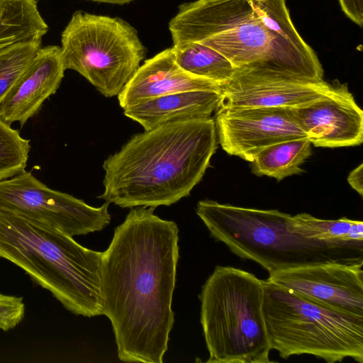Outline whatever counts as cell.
Listing matches in <instances>:
<instances>
[{"instance_id":"8","label":"cell","mask_w":363,"mask_h":363,"mask_svg":"<svg viewBox=\"0 0 363 363\" xmlns=\"http://www.w3.org/2000/svg\"><path fill=\"white\" fill-rule=\"evenodd\" d=\"M64 67L106 97L118 96L145 58L138 31L118 17L75 11L61 35Z\"/></svg>"},{"instance_id":"15","label":"cell","mask_w":363,"mask_h":363,"mask_svg":"<svg viewBox=\"0 0 363 363\" xmlns=\"http://www.w3.org/2000/svg\"><path fill=\"white\" fill-rule=\"evenodd\" d=\"M223 84L193 75L176 62L172 48L165 49L140 65L118 95L123 109L157 96L189 91L220 93Z\"/></svg>"},{"instance_id":"4","label":"cell","mask_w":363,"mask_h":363,"mask_svg":"<svg viewBox=\"0 0 363 363\" xmlns=\"http://www.w3.org/2000/svg\"><path fill=\"white\" fill-rule=\"evenodd\" d=\"M101 257L60 230L0 211V257L24 270L75 315H103Z\"/></svg>"},{"instance_id":"17","label":"cell","mask_w":363,"mask_h":363,"mask_svg":"<svg viewBox=\"0 0 363 363\" xmlns=\"http://www.w3.org/2000/svg\"><path fill=\"white\" fill-rule=\"evenodd\" d=\"M48 30L36 0H0V53L18 45L42 43Z\"/></svg>"},{"instance_id":"19","label":"cell","mask_w":363,"mask_h":363,"mask_svg":"<svg viewBox=\"0 0 363 363\" xmlns=\"http://www.w3.org/2000/svg\"><path fill=\"white\" fill-rule=\"evenodd\" d=\"M177 65L184 71L220 84L231 79L235 67L223 55L197 42L172 46Z\"/></svg>"},{"instance_id":"25","label":"cell","mask_w":363,"mask_h":363,"mask_svg":"<svg viewBox=\"0 0 363 363\" xmlns=\"http://www.w3.org/2000/svg\"><path fill=\"white\" fill-rule=\"evenodd\" d=\"M347 182L351 187L361 196L363 195V164L361 163L354 169L347 177Z\"/></svg>"},{"instance_id":"16","label":"cell","mask_w":363,"mask_h":363,"mask_svg":"<svg viewBox=\"0 0 363 363\" xmlns=\"http://www.w3.org/2000/svg\"><path fill=\"white\" fill-rule=\"evenodd\" d=\"M220 93L189 91L166 94L124 108V115L150 130L162 124L211 118L219 106Z\"/></svg>"},{"instance_id":"26","label":"cell","mask_w":363,"mask_h":363,"mask_svg":"<svg viewBox=\"0 0 363 363\" xmlns=\"http://www.w3.org/2000/svg\"><path fill=\"white\" fill-rule=\"evenodd\" d=\"M96 2H102V3H108V4H125L130 2L133 0H89Z\"/></svg>"},{"instance_id":"1","label":"cell","mask_w":363,"mask_h":363,"mask_svg":"<svg viewBox=\"0 0 363 363\" xmlns=\"http://www.w3.org/2000/svg\"><path fill=\"white\" fill-rule=\"evenodd\" d=\"M131 208L114 230L100 265L103 315L111 321L121 361L162 363L174 324L179 228Z\"/></svg>"},{"instance_id":"5","label":"cell","mask_w":363,"mask_h":363,"mask_svg":"<svg viewBox=\"0 0 363 363\" xmlns=\"http://www.w3.org/2000/svg\"><path fill=\"white\" fill-rule=\"evenodd\" d=\"M196 213L216 241L269 274L323 262L363 263V242L333 244L303 238L292 230L293 216L201 200Z\"/></svg>"},{"instance_id":"9","label":"cell","mask_w":363,"mask_h":363,"mask_svg":"<svg viewBox=\"0 0 363 363\" xmlns=\"http://www.w3.org/2000/svg\"><path fill=\"white\" fill-rule=\"evenodd\" d=\"M109 203L93 207L48 187L26 170L0 181V211L69 235L100 231L111 221Z\"/></svg>"},{"instance_id":"6","label":"cell","mask_w":363,"mask_h":363,"mask_svg":"<svg viewBox=\"0 0 363 363\" xmlns=\"http://www.w3.org/2000/svg\"><path fill=\"white\" fill-rule=\"evenodd\" d=\"M263 298V280L233 267H215L199 294L206 362H272Z\"/></svg>"},{"instance_id":"11","label":"cell","mask_w":363,"mask_h":363,"mask_svg":"<svg viewBox=\"0 0 363 363\" xmlns=\"http://www.w3.org/2000/svg\"><path fill=\"white\" fill-rule=\"evenodd\" d=\"M363 263L323 262L275 272L267 281L344 313L363 316Z\"/></svg>"},{"instance_id":"23","label":"cell","mask_w":363,"mask_h":363,"mask_svg":"<svg viewBox=\"0 0 363 363\" xmlns=\"http://www.w3.org/2000/svg\"><path fill=\"white\" fill-rule=\"evenodd\" d=\"M24 315L23 297L0 292V330L8 331L14 328L23 320Z\"/></svg>"},{"instance_id":"7","label":"cell","mask_w":363,"mask_h":363,"mask_svg":"<svg viewBox=\"0 0 363 363\" xmlns=\"http://www.w3.org/2000/svg\"><path fill=\"white\" fill-rule=\"evenodd\" d=\"M262 311L272 350L283 359L310 354L328 363L363 362V316L328 307L263 280Z\"/></svg>"},{"instance_id":"21","label":"cell","mask_w":363,"mask_h":363,"mask_svg":"<svg viewBox=\"0 0 363 363\" xmlns=\"http://www.w3.org/2000/svg\"><path fill=\"white\" fill-rule=\"evenodd\" d=\"M30 150V140L0 120V181L26 170Z\"/></svg>"},{"instance_id":"10","label":"cell","mask_w":363,"mask_h":363,"mask_svg":"<svg viewBox=\"0 0 363 363\" xmlns=\"http://www.w3.org/2000/svg\"><path fill=\"white\" fill-rule=\"evenodd\" d=\"M215 113L217 138L223 150L250 162L270 145L307 138L293 108H218Z\"/></svg>"},{"instance_id":"3","label":"cell","mask_w":363,"mask_h":363,"mask_svg":"<svg viewBox=\"0 0 363 363\" xmlns=\"http://www.w3.org/2000/svg\"><path fill=\"white\" fill-rule=\"evenodd\" d=\"M217 147L212 118L137 133L104 160V189L98 198L121 208L170 206L201 182Z\"/></svg>"},{"instance_id":"2","label":"cell","mask_w":363,"mask_h":363,"mask_svg":"<svg viewBox=\"0 0 363 363\" xmlns=\"http://www.w3.org/2000/svg\"><path fill=\"white\" fill-rule=\"evenodd\" d=\"M169 29L173 46L205 45L231 62L233 76L324 80L322 65L296 29L286 0L184 3Z\"/></svg>"},{"instance_id":"18","label":"cell","mask_w":363,"mask_h":363,"mask_svg":"<svg viewBox=\"0 0 363 363\" xmlns=\"http://www.w3.org/2000/svg\"><path fill=\"white\" fill-rule=\"evenodd\" d=\"M311 143L307 138L280 142L260 151L250 162L252 172L277 181L305 172L301 165L311 155Z\"/></svg>"},{"instance_id":"24","label":"cell","mask_w":363,"mask_h":363,"mask_svg":"<svg viewBox=\"0 0 363 363\" xmlns=\"http://www.w3.org/2000/svg\"><path fill=\"white\" fill-rule=\"evenodd\" d=\"M342 11L352 22L363 25V0H338Z\"/></svg>"},{"instance_id":"20","label":"cell","mask_w":363,"mask_h":363,"mask_svg":"<svg viewBox=\"0 0 363 363\" xmlns=\"http://www.w3.org/2000/svg\"><path fill=\"white\" fill-rule=\"evenodd\" d=\"M292 230L304 238L318 242L333 244L363 242V222L345 217L325 220L306 213H298L293 216Z\"/></svg>"},{"instance_id":"13","label":"cell","mask_w":363,"mask_h":363,"mask_svg":"<svg viewBox=\"0 0 363 363\" xmlns=\"http://www.w3.org/2000/svg\"><path fill=\"white\" fill-rule=\"evenodd\" d=\"M333 84L289 78L233 76L223 84L218 108H298L328 95Z\"/></svg>"},{"instance_id":"12","label":"cell","mask_w":363,"mask_h":363,"mask_svg":"<svg viewBox=\"0 0 363 363\" xmlns=\"http://www.w3.org/2000/svg\"><path fill=\"white\" fill-rule=\"evenodd\" d=\"M294 111L315 147L333 148L362 143L363 112L345 83L333 82L328 95Z\"/></svg>"},{"instance_id":"22","label":"cell","mask_w":363,"mask_h":363,"mask_svg":"<svg viewBox=\"0 0 363 363\" xmlns=\"http://www.w3.org/2000/svg\"><path fill=\"white\" fill-rule=\"evenodd\" d=\"M41 43L21 44L0 54V99L29 66Z\"/></svg>"},{"instance_id":"14","label":"cell","mask_w":363,"mask_h":363,"mask_svg":"<svg viewBox=\"0 0 363 363\" xmlns=\"http://www.w3.org/2000/svg\"><path fill=\"white\" fill-rule=\"evenodd\" d=\"M61 47L40 48L34 59L0 99V120L22 127L58 89L64 77Z\"/></svg>"}]
</instances>
